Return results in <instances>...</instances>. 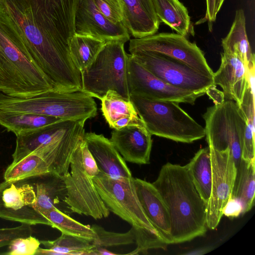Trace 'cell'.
Instances as JSON below:
<instances>
[{
  "instance_id": "obj_1",
  "label": "cell",
  "mask_w": 255,
  "mask_h": 255,
  "mask_svg": "<svg viewBox=\"0 0 255 255\" xmlns=\"http://www.w3.org/2000/svg\"><path fill=\"white\" fill-rule=\"evenodd\" d=\"M20 32L29 56L55 89H82L70 54L79 0H0Z\"/></svg>"
},
{
  "instance_id": "obj_2",
  "label": "cell",
  "mask_w": 255,
  "mask_h": 255,
  "mask_svg": "<svg viewBox=\"0 0 255 255\" xmlns=\"http://www.w3.org/2000/svg\"><path fill=\"white\" fill-rule=\"evenodd\" d=\"M152 184L167 207L173 244L188 242L205 234L206 204L193 182L187 164L166 163Z\"/></svg>"
},
{
  "instance_id": "obj_3",
  "label": "cell",
  "mask_w": 255,
  "mask_h": 255,
  "mask_svg": "<svg viewBox=\"0 0 255 255\" xmlns=\"http://www.w3.org/2000/svg\"><path fill=\"white\" fill-rule=\"evenodd\" d=\"M53 88L29 56L20 32L0 0V92L28 98Z\"/></svg>"
},
{
  "instance_id": "obj_4",
  "label": "cell",
  "mask_w": 255,
  "mask_h": 255,
  "mask_svg": "<svg viewBox=\"0 0 255 255\" xmlns=\"http://www.w3.org/2000/svg\"><path fill=\"white\" fill-rule=\"evenodd\" d=\"M0 110L69 120L87 121L97 113L93 97L82 90L64 91L54 88L28 98L12 97L1 93Z\"/></svg>"
},
{
  "instance_id": "obj_5",
  "label": "cell",
  "mask_w": 255,
  "mask_h": 255,
  "mask_svg": "<svg viewBox=\"0 0 255 255\" xmlns=\"http://www.w3.org/2000/svg\"><path fill=\"white\" fill-rule=\"evenodd\" d=\"M129 99L151 135L187 143L205 136L204 127L177 102L153 100L134 94L129 95Z\"/></svg>"
},
{
  "instance_id": "obj_6",
  "label": "cell",
  "mask_w": 255,
  "mask_h": 255,
  "mask_svg": "<svg viewBox=\"0 0 255 255\" xmlns=\"http://www.w3.org/2000/svg\"><path fill=\"white\" fill-rule=\"evenodd\" d=\"M126 42L116 39L105 43L94 61L81 72L83 92L101 100L108 91L113 90L129 99Z\"/></svg>"
},
{
  "instance_id": "obj_7",
  "label": "cell",
  "mask_w": 255,
  "mask_h": 255,
  "mask_svg": "<svg viewBox=\"0 0 255 255\" xmlns=\"http://www.w3.org/2000/svg\"><path fill=\"white\" fill-rule=\"evenodd\" d=\"M208 146L219 151L230 149L236 166L241 159L247 119L234 101L225 99L208 107L203 115Z\"/></svg>"
},
{
  "instance_id": "obj_8",
  "label": "cell",
  "mask_w": 255,
  "mask_h": 255,
  "mask_svg": "<svg viewBox=\"0 0 255 255\" xmlns=\"http://www.w3.org/2000/svg\"><path fill=\"white\" fill-rule=\"evenodd\" d=\"M93 181L110 211L132 227L148 230L157 235L139 201L133 177L113 178L100 171Z\"/></svg>"
},
{
  "instance_id": "obj_9",
  "label": "cell",
  "mask_w": 255,
  "mask_h": 255,
  "mask_svg": "<svg viewBox=\"0 0 255 255\" xmlns=\"http://www.w3.org/2000/svg\"><path fill=\"white\" fill-rule=\"evenodd\" d=\"M82 139L72 156L70 172L61 177L66 189L64 202L72 212L101 219L108 217L110 210L98 194L93 178L86 171L82 155Z\"/></svg>"
},
{
  "instance_id": "obj_10",
  "label": "cell",
  "mask_w": 255,
  "mask_h": 255,
  "mask_svg": "<svg viewBox=\"0 0 255 255\" xmlns=\"http://www.w3.org/2000/svg\"><path fill=\"white\" fill-rule=\"evenodd\" d=\"M130 54L150 73L175 87L195 93H206L214 85L213 78L162 54L142 51Z\"/></svg>"
},
{
  "instance_id": "obj_11",
  "label": "cell",
  "mask_w": 255,
  "mask_h": 255,
  "mask_svg": "<svg viewBox=\"0 0 255 255\" xmlns=\"http://www.w3.org/2000/svg\"><path fill=\"white\" fill-rule=\"evenodd\" d=\"M130 54L142 51H152L178 60L208 77L214 72L209 66L203 52L195 43L184 36L174 33H160L129 40Z\"/></svg>"
},
{
  "instance_id": "obj_12",
  "label": "cell",
  "mask_w": 255,
  "mask_h": 255,
  "mask_svg": "<svg viewBox=\"0 0 255 255\" xmlns=\"http://www.w3.org/2000/svg\"><path fill=\"white\" fill-rule=\"evenodd\" d=\"M209 148L212 179L210 197L206 206V225L207 228L214 230L219 225L231 197L237 166L230 149L219 151Z\"/></svg>"
},
{
  "instance_id": "obj_13",
  "label": "cell",
  "mask_w": 255,
  "mask_h": 255,
  "mask_svg": "<svg viewBox=\"0 0 255 255\" xmlns=\"http://www.w3.org/2000/svg\"><path fill=\"white\" fill-rule=\"evenodd\" d=\"M25 180L0 183V218L31 225L51 226L50 222L36 208L34 185Z\"/></svg>"
},
{
  "instance_id": "obj_14",
  "label": "cell",
  "mask_w": 255,
  "mask_h": 255,
  "mask_svg": "<svg viewBox=\"0 0 255 255\" xmlns=\"http://www.w3.org/2000/svg\"><path fill=\"white\" fill-rule=\"evenodd\" d=\"M127 82L129 95L134 94L157 101H167L194 105L206 93H195L175 87L148 71L128 54Z\"/></svg>"
},
{
  "instance_id": "obj_15",
  "label": "cell",
  "mask_w": 255,
  "mask_h": 255,
  "mask_svg": "<svg viewBox=\"0 0 255 255\" xmlns=\"http://www.w3.org/2000/svg\"><path fill=\"white\" fill-rule=\"evenodd\" d=\"M75 34L88 35L105 42L130 40L129 33L123 23H115L97 8L93 0H79L74 17Z\"/></svg>"
},
{
  "instance_id": "obj_16",
  "label": "cell",
  "mask_w": 255,
  "mask_h": 255,
  "mask_svg": "<svg viewBox=\"0 0 255 255\" xmlns=\"http://www.w3.org/2000/svg\"><path fill=\"white\" fill-rule=\"evenodd\" d=\"M110 140L125 161L137 164L150 163L152 140L144 125L114 129Z\"/></svg>"
},
{
  "instance_id": "obj_17",
  "label": "cell",
  "mask_w": 255,
  "mask_h": 255,
  "mask_svg": "<svg viewBox=\"0 0 255 255\" xmlns=\"http://www.w3.org/2000/svg\"><path fill=\"white\" fill-rule=\"evenodd\" d=\"M221 56L220 66L213 74L214 85L222 89L225 99L240 106L250 88V70L237 56L224 52Z\"/></svg>"
},
{
  "instance_id": "obj_18",
  "label": "cell",
  "mask_w": 255,
  "mask_h": 255,
  "mask_svg": "<svg viewBox=\"0 0 255 255\" xmlns=\"http://www.w3.org/2000/svg\"><path fill=\"white\" fill-rule=\"evenodd\" d=\"M139 201L158 237L166 244H173L168 210L158 190L150 182L133 178Z\"/></svg>"
},
{
  "instance_id": "obj_19",
  "label": "cell",
  "mask_w": 255,
  "mask_h": 255,
  "mask_svg": "<svg viewBox=\"0 0 255 255\" xmlns=\"http://www.w3.org/2000/svg\"><path fill=\"white\" fill-rule=\"evenodd\" d=\"M83 138L101 172L113 178L132 177L126 161L110 139L95 132H85Z\"/></svg>"
},
{
  "instance_id": "obj_20",
  "label": "cell",
  "mask_w": 255,
  "mask_h": 255,
  "mask_svg": "<svg viewBox=\"0 0 255 255\" xmlns=\"http://www.w3.org/2000/svg\"><path fill=\"white\" fill-rule=\"evenodd\" d=\"M123 24L134 38L152 35L158 30L160 21L151 0H120Z\"/></svg>"
},
{
  "instance_id": "obj_21",
  "label": "cell",
  "mask_w": 255,
  "mask_h": 255,
  "mask_svg": "<svg viewBox=\"0 0 255 255\" xmlns=\"http://www.w3.org/2000/svg\"><path fill=\"white\" fill-rule=\"evenodd\" d=\"M79 121L61 120L17 135L15 150L12 155V163L18 161L37 148L58 138L73 128Z\"/></svg>"
},
{
  "instance_id": "obj_22",
  "label": "cell",
  "mask_w": 255,
  "mask_h": 255,
  "mask_svg": "<svg viewBox=\"0 0 255 255\" xmlns=\"http://www.w3.org/2000/svg\"><path fill=\"white\" fill-rule=\"evenodd\" d=\"M100 100L102 114L111 128L119 129L131 125H144L130 99L110 90Z\"/></svg>"
},
{
  "instance_id": "obj_23",
  "label": "cell",
  "mask_w": 255,
  "mask_h": 255,
  "mask_svg": "<svg viewBox=\"0 0 255 255\" xmlns=\"http://www.w3.org/2000/svg\"><path fill=\"white\" fill-rule=\"evenodd\" d=\"M224 52L235 55L250 70L255 66V54L248 40L246 28V17L242 9H238L231 29L222 40Z\"/></svg>"
},
{
  "instance_id": "obj_24",
  "label": "cell",
  "mask_w": 255,
  "mask_h": 255,
  "mask_svg": "<svg viewBox=\"0 0 255 255\" xmlns=\"http://www.w3.org/2000/svg\"><path fill=\"white\" fill-rule=\"evenodd\" d=\"M32 183L35 188L36 208L42 215L53 208L59 209L61 201L66 196L65 183L61 176L48 173L36 177Z\"/></svg>"
},
{
  "instance_id": "obj_25",
  "label": "cell",
  "mask_w": 255,
  "mask_h": 255,
  "mask_svg": "<svg viewBox=\"0 0 255 255\" xmlns=\"http://www.w3.org/2000/svg\"><path fill=\"white\" fill-rule=\"evenodd\" d=\"M255 161L241 158L237 167V173L230 198L239 201L242 215L249 212L254 205L255 193Z\"/></svg>"
},
{
  "instance_id": "obj_26",
  "label": "cell",
  "mask_w": 255,
  "mask_h": 255,
  "mask_svg": "<svg viewBox=\"0 0 255 255\" xmlns=\"http://www.w3.org/2000/svg\"><path fill=\"white\" fill-rule=\"evenodd\" d=\"M160 21L184 36L188 34L191 22L186 7L179 0H151Z\"/></svg>"
},
{
  "instance_id": "obj_27",
  "label": "cell",
  "mask_w": 255,
  "mask_h": 255,
  "mask_svg": "<svg viewBox=\"0 0 255 255\" xmlns=\"http://www.w3.org/2000/svg\"><path fill=\"white\" fill-rule=\"evenodd\" d=\"M61 120L58 118L32 113L12 112L0 110V125L16 136L35 130Z\"/></svg>"
},
{
  "instance_id": "obj_28",
  "label": "cell",
  "mask_w": 255,
  "mask_h": 255,
  "mask_svg": "<svg viewBox=\"0 0 255 255\" xmlns=\"http://www.w3.org/2000/svg\"><path fill=\"white\" fill-rule=\"evenodd\" d=\"M187 165L193 182L207 206L210 197L212 179L209 147L200 149Z\"/></svg>"
},
{
  "instance_id": "obj_29",
  "label": "cell",
  "mask_w": 255,
  "mask_h": 255,
  "mask_svg": "<svg viewBox=\"0 0 255 255\" xmlns=\"http://www.w3.org/2000/svg\"><path fill=\"white\" fill-rule=\"evenodd\" d=\"M106 42L91 36L73 35L69 43L70 54L80 73L94 61Z\"/></svg>"
},
{
  "instance_id": "obj_30",
  "label": "cell",
  "mask_w": 255,
  "mask_h": 255,
  "mask_svg": "<svg viewBox=\"0 0 255 255\" xmlns=\"http://www.w3.org/2000/svg\"><path fill=\"white\" fill-rule=\"evenodd\" d=\"M45 248H39L37 255H91L92 243L80 238L62 233L53 241H40Z\"/></svg>"
},
{
  "instance_id": "obj_31",
  "label": "cell",
  "mask_w": 255,
  "mask_h": 255,
  "mask_svg": "<svg viewBox=\"0 0 255 255\" xmlns=\"http://www.w3.org/2000/svg\"><path fill=\"white\" fill-rule=\"evenodd\" d=\"M43 216L51 223V227L62 233L77 237L92 242L96 234L91 226L83 225L64 214L57 208H53Z\"/></svg>"
},
{
  "instance_id": "obj_32",
  "label": "cell",
  "mask_w": 255,
  "mask_h": 255,
  "mask_svg": "<svg viewBox=\"0 0 255 255\" xmlns=\"http://www.w3.org/2000/svg\"><path fill=\"white\" fill-rule=\"evenodd\" d=\"M91 227L96 234V238L91 242L94 247L106 248L135 243L134 232L132 227L128 232L124 233L108 231L97 225Z\"/></svg>"
},
{
  "instance_id": "obj_33",
  "label": "cell",
  "mask_w": 255,
  "mask_h": 255,
  "mask_svg": "<svg viewBox=\"0 0 255 255\" xmlns=\"http://www.w3.org/2000/svg\"><path fill=\"white\" fill-rule=\"evenodd\" d=\"M132 227L134 232L136 248L127 255L145 254L148 250L164 249L168 245L154 233L143 228Z\"/></svg>"
},
{
  "instance_id": "obj_34",
  "label": "cell",
  "mask_w": 255,
  "mask_h": 255,
  "mask_svg": "<svg viewBox=\"0 0 255 255\" xmlns=\"http://www.w3.org/2000/svg\"><path fill=\"white\" fill-rule=\"evenodd\" d=\"M40 242L30 236L12 240L8 245V251L3 254L7 255H33L39 248Z\"/></svg>"
},
{
  "instance_id": "obj_35",
  "label": "cell",
  "mask_w": 255,
  "mask_h": 255,
  "mask_svg": "<svg viewBox=\"0 0 255 255\" xmlns=\"http://www.w3.org/2000/svg\"><path fill=\"white\" fill-rule=\"evenodd\" d=\"M98 10L115 23H123L124 15L120 0H93Z\"/></svg>"
},
{
  "instance_id": "obj_36",
  "label": "cell",
  "mask_w": 255,
  "mask_h": 255,
  "mask_svg": "<svg viewBox=\"0 0 255 255\" xmlns=\"http://www.w3.org/2000/svg\"><path fill=\"white\" fill-rule=\"evenodd\" d=\"M31 226L22 224L15 227L0 228V248L8 246L16 238L31 236L33 233Z\"/></svg>"
},
{
  "instance_id": "obj_37",
  "label": "cell",
  "mask_w": 255,
  "mask_h": 255,
  "mask_svg": "<svg viewBox=\"0 0 255 255\" xmlns=\"http://www.w3.org/2000/svg\"><path fill=\"white\" fill-rule=\"evenodd\" d=\"M223 214L229 217H237L242 214V207L237 200L230 198L226 205Z\"/></svg>"
},
{
  "instance_id": "obj_38",
  "label": "cell",
  "mask_w": 255,
  "mask_h": 255,
  "mask_svg": "<svg viewBox=\"0 0 255 255\" xmlns=\"http://www.w3.org/2000/svg\"><path fill=\"white\" fill-rule=\"evenodd\" d=\"M206 11L205 17L198 22L199 23L208 21L209 23L216 20L218 0H206Z\"/></svg>"
},
{
  "instance_id": "obj_39",
  "label": "cell",
  "mask_w": 255,
  "mask_h": 255,
  "mask_svg": "<svg viewBox=\"0 0 255 255\" xmlns=\"http://www.w3.org/2000/svg\"><path fill=\"white\" fill-rule=\"evenodd\" d=\"M206 94L213 101L215 105L221 104L225 100L223 92L217 89L216 86L215 85L210 87L207 90Z\"/></svg>"
},
{
  "instance_id": "obj_40",
  "label": "cell",
  "mask_w": 255,
  "mask_h": 255,
  "mask_svg": "<svg viewBox=\"0 0 255 255\" xmlns=\"http://www.w3.org/2000/svg\"><path fill=\"white\" fill-rule=\"evenodd\" d=\"M115 255L117 254L112 253L103 247H94L91 251V255Z\"/></svg>"
},
{
  "instance_id": "obj_41",
  "label": "cell",
  "mask_w": 255,
  "mask_h": 255,
  "mask_svg": "<svg viewBox=\"0 0 255 255\" xmlns=\"http://www.w3.org/2000/svg\"><path fill=\"white\" fill-rule=\"evenodd\" d=\"M225 0H218L217 10L219 12Z\"/></svg>"
}]
</instances>
